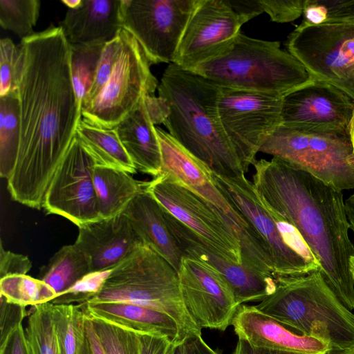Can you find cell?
Masks as SVG:
<instances>
[{
	"instance_id": "obj_1",
	"label": "cell",
	"mask_w": 354,
	"mask_h": 354,
	"mask_svg": "<svg viewBox=\"0 0 354 354\" xmlns=\"http://www.w3.org/2000/svg\"><path fill=\"white\" fill-rule=\"evenodd\" d=\"M19 46L23 66L17 92L21 138L7 188L14 201L41 209L75 136L82 106L71 78V46L59 26L21 39Z\"/></svg>"
},
{
	"instance_id": "obj_2",
	"label": "cell",
	"mask_w": 354,
	"mask_h": 354,
	"mask_svg": "<svg viewBox=\"0 0 354 354\" xmlns=\"http://www.w3.org/2000/svg\"><path fill=\"white\" fill-rule=\"evenodd\" d=\"M252 183L270 212L293 225L340 301L354 309V245L342 192L277 158L257 160Z\"/></svg>"
},
{
	"instance_id": "obj_3",
	"label": "cell",
	"mask_w": 354,
	"mask_h": 354,
	"mask_svg": "<svg viewBox=\"0 0 354 354\" xmlns=\"http://www.w3.org/2000/svg\"><path fill=\"white\" fill-rule=\"evenodd\" d=\"M158 92L168 106L163 124L182 147L218 174L235 177L245 174L220 120L218 85L170 64L164 71Z\"/></svg>"
},
{
	"instance_id": "obj_4",
	"label": "cell",
	"mask_w": 354,
	"mask_h": 354,
	"mask_svg": "<svg viewBox=\"0 0 354 354\" xmlns=\"http://www.w3.org/2000/svg\"><path fill=\"white\" fill-rule=\"evenodd\" d=\"M273 292L256 307L262 313L324 341L330 354L354 347V314L337 298L321 270L277 276Z\"/></svg>"
},
{
	"instance_id": "obj_5",
	"label": "cell",
	"mask_w": 354,
	"mask_h": 354,
	"mask_svg": "<svg viewBox=\"0 0 354 354\" xmlns=\"http://www.w3.org/2000/svg\"><path fill=\"white\" fill-rule=\"evenodd\" d=\"M192 71L221 87L281 97L313 80L279 41L254 39L241 32L225 50Z\"/></svg>"
},
{
	"instance_id": "obj_6",
	"label": "cell",
	"mask_w": 354,
	"mask_h": 354,
	"mask_svg": "<svg viewBox=\"0 0 354 354\" xmlns=\"http://www.w3.org/2000/svg\"><path fill=\"white\" fill-rule=\"evenodd\" d=\"M128 302L171 316L185 339L201 335L187 312L180 295L178 272L161 256L142 244L111 269L100 292L88 301Z\"/></svg>"
},
{
	"instance_id": "obj_7",
	"label": "cell",
	"mask_w": 354,
	"mask_h": 354,
	"mask_svg": "<svg viewBox=\"0 0 354 354\" xmlns=\"http://www.w3.org/2000/svg\"><path fill=\"white\" fill-rule=\"evenodd\" d=\"M259 152L336 189H354V152L348 133L306 131L280 124L267 137Z\"/></svg>"
},
{
	"instance_id": "obj_8",
	"label": "cell",
	"mask_w": 354,
	"mask_h": 354,
	"mask_svg": "<svg viewBox=\"0 0 354 354\" xmlns=\"http://www.w3.org/2000/svg\"><path fill=\"white\" fill-rule=\"evenodd\" d=\"M120 33V51L108 80L97 95L82 107L84 120L109 129L127 118L145 96L153 95L159 84L136 39L124 28Z\"/></svg>"
},
{
	"instance_id": "obj_9",
	"label": "cell",
	"mask_w": 354,
	"mask_h": 354,
	"mask_svg": "<svg viewBox=\"0 0 354 354\" xmlns=\"http://www.w3.org/2000/svg\"><path fill=\"white\" fill-rule=\"evenodd\" d=\"M286 46L313 80L332 84L354 100V24H300Z\"/></svg>"
},
{
	"instance_id": "obj_10",
	"label": "cell",
	"mask_w": 354,
	"mask_h": 354,
	"mask_svg": "<svg viewBox=\"0 0 354 354\" xmlns=\"http://www.w3.org/2000/svg\"><path fill=\"white\" fill-rule=\"evenodd\" d=\"M144 187L219 257L242 263L240 243L233 229L212 203L165 173L145 182Z\"/></svg>"
},
{
	"instance_id": "obj_11",
	"label": "cell",
	"mask_w": 354,
	"mask_h": 354,
	"mask_svg": "<svg viewBox=\"0 0 354 354\" xmlns=\"http://www.w3.org/2000/svg\"><path fill=\"white\" fill-rule=\"evenodd\" d=\"M282 97L220 86V120L245 172L267 137L281 124Z\"/></svg>"
},
{
	"instance_id": "obj_12",
	"label": "cell",
	"mask_w": 354,
	"mask_h": 354,
	"mask_svg": "<svg viewBox=\"0 0 354 354\" xmlns=\"http://www.w3.org/2000/svg\"><path fill=\"white\" fill-rule=\"evenodd\" d=\"M210 176L216 187L258 238L275 277L298 276L319 270L287 244L276 218L245 174L229 177L210 171Z\"/></svg>"
},
{
	"instance_id": "obj_13",
	"label": "cell",
	"mask_w": 354,
	"mask_h": 354,
	"mask_svg": "<svg viewBox=\"0 0 354 354\" xmlns=\"http://www.w3.org/2000/svg\"><path fill=\"white\" fill-rule=\"evenodd\" d=\"M198 0H123L122 26L151 64H173Z\"/></svg>"
},
{
	"instance_id": "obj_14",
	"label": "cell",
	"mask_w": 354,
	"mask_h": 354,
	"mask_svg": "<svg viewBox=\"0 0 354 354\" xmlns=\"http://www.w3.org/2000/svg\"><path fill=\"white\" fill-rule=\"evenodd\" d=\"M95 165L75 134L47 189L44 209L77 227L100 219L93 179Z\"/></svg>"
},
{
	"instance_id": "obj_15",
	"label": "cell",
	"mask_w": 354,
	"mask_h": 354,
	"mask_svg": "<svg viewBox=\"0 0 354 354\" xmlns=\"http://www.w3.org/2000/svg\"><path fill=\"white\" fill-rule=\"evenodd\" d=\"M243 24L227 0H198L173 64L192 71L225 50Z\"/></svg>"
},
{
	"instance_id": "obj_16",
	"label": "cell",
	"mask_w": 354,
	"mask_h": 354,
	"mask_svg": "<svg viewBox=\"0 0 354 354\" xmlns=\"http://www.w3.org/2000/svg\"><path fill=\"white\" fill-rule=\"evenodd\" d=\"M178 277L183 304L196 325L225 331L241 305L223 277L204 262L183 257Z\"/></svg>"
},
{
	"instance_id": "obj_17",
	"label": "cell",
	"mask_w": 354,
	"mask_h": 354,
	"mask_svg": "<svg viewBox=\"0 0 354 354\" xmlns=\"http://www.w3.org/2000/svg\"><path fill=\"white\" fill-rule=\"evenodd\" d=\"M353 111L354 100L346 93L313 80L283 96L281 124L306 131L348 133Z\"/></svg>"
},
{
	"instance_id": "obj_18",
	"label": "cell",
	"mask_w": 354,
	"mask_h": 354,
	"mask_svg": "<svg viewBox=\"0 0 354 354\" xmlns=\"http://www.w3.org/2000/svg\"><path fill=\"white\" fill-rule=\"evenodd\" d=\"M164 213L183 257L198 260L215 269L227 282L239 305L260 302L273 292L275 277L221 258L165 209Z\"/></svg>"
},
{
	"instance_id": "obj_19",
	"label": "cell",
	"mask_w": 354,
	"mask_h": 354,
	"mask_svg": "<svg viewBox=\"0 0 354 354\" xmlns=\"http://www.w3.org/2000/svg\"><path fill=\"white\" fill-rule=\"evenodd\" d=\"M168 112L162 98L146 95L115 127L136 169L154 178L162 171L161 150L155 125L163 124Z\"/></svg>"
},
{
	"instance_id": "obj_20",
	"label": "cell",
	"mask_w": 354,
	"mask_h": 354,
	"mask_svg": "<svg viewBox=\"0 0 354 354\" xmlns=\"http://www.w3.org/2000/svg\"><path fill=\"white\" fill-rule=\"evenodd\" d=\"M231 325L239 339L262 348L305 354H330L328 344L307 336L260 311L256 306L241 305Z\"/></svg>"
},
{
	"instance_id": "obj_21",
	"label": "cell",
	"mask_w": 354,
	"mask_h": 354,
	"mask_svg": "<svg viewBox=\"0 0 354 354\" xmlns=\"http://www.w3.org/2000/svg\"><path fill=\"white\" fill-rule=\"evenodd\" d=\"M74 243L88 257L91 272L113 269L143 244L124 212L78 227Z\"/></svg>"
},
{
	"instance_id": "obj_22",
	"label": "cell",
	"mask_w": 354,
	"mask_h": 354,
	"mask_svg": "<svg viewBox=\"0 0 354 354\" xmlns=\"http://www.w3.org/2000/svg\"><path fill=\"white\" fill-rule=\"evenodd\" d=\"M123 0H82L59 23L71 45H104L123 28Z\"/></svg>"
},
{
	"instance_id": "obj_23",
	"label": "cell",
	"mask_w": 354,
	"mask_h": 354,
	"mask_svg": "<svg viewBox=\"0 0 354 354\" xmlns=\"http://www.w3.org/2000/svg\"><path fill=\"white\" fill-rule=\"evenodd\" d=\"M124 214L142 243L165 259L178 272L183 254L169 229L163 207L146 191L144 185Z\"/></svg>"
},
{
	"instance_id": "obj_24",
	"label": "cell",
	"mask_w": 354,
	"mask_h": 354,
	"mask_svg": "<svg viewBox=\"0 0 354 354\" xmlns=\"http://www.w3.org/2000/svg\"><path fill=\"white\" fill-rule=\"evenodd\" d=\"M85 314L134 331L157 335L171 342L185 339L176 321L162 311L128 302L87 301L79 304Z\"/></svg>"
},
{
	"instance_id": "obj_25",
	"label": "cell",
	"mask_w": 354,
	"mask_h": 354,
	"mask_svg": "<svg viewBox=\"0 0 354 354\" xmlns=\"http://www.w3.org/2000/svg\"><path fill=\"white\" fill-rule=\"evenodd\" d=\"M93 179L100 219L124 212L144 185L127 171L99 165L94 167Z\"/></svg>"
},
{
	"instance_id": "obj_26",
	"label": "cell",
	"mask_w": 354,
	"mask_h": 354,
	"mask_svg": "<svg viewBox=\"0 0 354 354\" xmlns=\"http://www.w3.org/2000/svg\"><path fill=\"white\" fill-rule=\"evenodd\" d=\"M76 136L95 165L122 170L131 174L136 171L115 128L98 127L81 119Z\"/></svg>"
},
{
	"instance_id": "obj_27",
	"label": "cell",
	"mask_w": 354,
	"mask_h": 354,
	"mask_svg": "<svg viewBox=\"0 0 354 354\" xmlns=\"http://www.w3.org/2000/svg\"><path fill=\"white\" fill-rule=\"evenodd\" d=\"M90 272L88 257L73 243L64 245L55 252L41 268L38 279L50 286L59 296Z\"/></svg>"
},
{
	"instance_id": "obj_28",
	"label": "cell",
	"mask_w": 354,
	"mask_h": 354,
	"mask_svg": "<svg viewBox=\"0 0 354 354\" xmlns=\"http://www.w3.org/2000/svg\"><path fill=\"white\" fill-rule=\"evenodd\" d=\"M21 138V118L17 91L0 97V176L8 179L15 167Z\"/></svg>"
},
{
	"instance_id": "obj_29",
	"label": "cell",
	"mask_w": 354,
	"mask_h": 354,
	"mask_svg": "<svg viewBox=\"0 0 354 354\" xmlns=\"http://www.w3.org/2000/svg\"><path fill=\"white\" fill-rule=\"evenodd\" d=\"M0 295L15 304L35 306L57 297L55 290L43 281L28 274H14L0 279Z\"/></svg>"
},
{
	"instance_id": "obj_30",
	"label": "cell",
	"mask_w": 354,
	"mask_h": 354,
	"mask_svg": "<svg viewBox=\"0 0 354 354\" xmlns=\"http://www.w3.org/2000/svg\"><path fill=\"white\" fill-rule=\"evenodd\" d=\"M50 302L33 306L25 335L30 354H61L53 322Z\"/></svg>"
},
{
	"instance_id": "obj_31",
	"label": "cell",
	"mask_w": 354,
	"mask_h": 354,
	"mask_svg": "<svg viewBox=\"0 0 354 354\" xmlns=\"http://www.w3.org/2000/svg\"><path fill=\"white\" fill-rule=\"evenodd\" d=\"M53 322L61 354H77L83 335L85 313L79 304H53Z\"/></svg>"
},
{
	"instance_id": "obj_32",
	"label": "cell",
	"mask_w": 354,
	"mask_h": 354,
	"mask_svg": "<svg viewBox=\"0 0 354 354\" xmlns=\"http://www.w3.org/2000/svg\"><path fill=\"white\" fill-rule=\"evenodd\" d=\"M71 73L81 104L93 84L104 45H71Z\"/></svg>"
},
{
	"instance_id": "obj_33",
	"label": "cell",
	"mask_w": 354,
	"mask_h": 354,
	"mask_svg": "<svg viewBox=\"0 0 354 354\" xmlns=\"http://www.w3.org/2000/svg\"><path fill=\"white\" fill-rule=\"evenodd\" d=\"M39 10V0H0V25L21 39L28 37L34 34Z\"/></svg>"
},
{
	"instance_id": "obj_34",
	"label": "cell",
	"mask_w": 354,
	"mask_h": 354,
	"mask_svg": "<svg viewBox=\"0 0 354 354\" xmlns=\"http://www.w3.org/2000/svg\"><path fill=\"white\" fill-rule=\"evenodd\" d=\"M301 24H354V0H305Z\"/></svg>"
},
{
	"instance_id": "obj_35",
	"label": "cell",
	"mask_w": 354,
	"mask_h": 354,
	"mask_svg": "<svg viewBox=\"0 0 354 354\" xmlns=\"http://www.w3.org/2000/svg\"><path fill=\"white\" fill-rule=\"evenodd\" d=\"M91 318L106 354H140L136 332L101 319Z\"/></svg>"
},
{
	"instance_id": "obj_36",
	"label": "cell",
	"mask_w": 354,
	"mask_h": 354,
	"mask_svg": "<svg viewBox=\"0 0 354 354\" xmlns=\"http://www.w3.org/2000/svg\"><path fill=\"white\" fill-rule=\"evenodd\" d=\"M23 66V53L9 38L0 41V97L17 91Z\"/></svg>"
},
{
	"instance_id": "obj_37",
	"label": "cell",
	"mask_w": 354,
	"mask_h": 354,
	"mask_svg": "<svg viewBox=\"0 0 354 354\" xmlns=\"http://www.w3.org/2000/svg\"><path fill=\"white\" fill-rule=\"evenodd\" d=\"M111 270L91 272L85 275L63 294L53 299V304H84L95 297L101 290Z\"/></svg>"
},
{
	"instance_id": "obj_38",
	"label": "cell",
	"mask_w": 354,
	"mask_h": 354,
	"mask_svg": "<svg viewBox=\"0 0 354 354\" xmlns=\"http://www.w3.org/2000/svg\"><path fill=\"white\" fill-rule=\"evenodd\" d=\"M120 44L121 37L120 32L114 39L104 44L93 84L82 101V107L88 104L97 95L108 80L117 61Z\"/></svg>"
},
{
	"instance_id": "obj_39",
	"label": "cell",
	"mask_w": 354,
	"mask_h": 354,
	"mask_svg": "<svg viewBox=\"0 0 354 354\" xmlns=\"http://www.w3.org/2000/svg\"><path fill=\"white\" fill-rule=\"evenodd\" d=\"M305 0H258L263 11L277 23L293 21L303 15Z\"/></svg>"
},
{
	"instance_id": "obj_40",
	"label": "cell",
	"mask_w": 354,
	"mask_h": 354,
	"mask_svg": "<svg viewBox=\"0 0 354 354\" xmlns=\"http://www.w3.org/2000/svg\"><path fill=\"white\" fill-rule=\"evenodd\" d=\"M26 315L25 306L10 303L0 295V344L4 342L14 330L22 324Z\"/></svg>"
},
{
	"instance_id": "obj_41",
	"label": "cell",
	"mask_w": 354,
	"mask_h": 354,
	"mask_svg": "<svg viewBox=\"0 0 354 354\" xmlns=\"http://www.w3.org/2000/svg\"><path fill=\"white\" fill-rule=\"evenodd\" d=\"M32 268L29 258L4 249L0 246V279L14 274H27Z\"/></svg>"
},
{
	"instance_id": "obj_42",
	"label": "cell",
	"mask_w": 354,
	"mask_h": 354,
	"mask_svg": "<svg viewBox=\"0 0 354 354\" xmlns=\"http://www.w3.org/2000/svg\"><path fill=\"white\" fill-rule=\"evenodd\" d=\"M77 354H106L94 328L91 317L86 314L84 318L83 338Z\"/></svg>"
},
{
	"instance_id": "obj_43",
	"label": "cell",
	"mask_w": 354,
	"mask_h": 354,
	"mask_svg": "<svg viewBox=\"0 0 354 354\" xmlns=\"http://www.w3.org/2000/svg\"><path fill=\"white\" fill-rule=\"evenodd\" d=\"M140 354H166L171 342L162 336L136 333Z\"/></svg>"
},
{
	"instance_id": "obj_44",
	"label": "cell",
	"mask_w": 354,
	"mask_h": 354,
	"mask_svg": "<svg viewBox=\"0 0 354 354\" xmlns=\"http://www.w3.org/2000/svg\"><path fill=\"white\" fill-rule=\"evenodd\" d=\"M0 354H30L25 330L21 324L0 344Z\"/></svg>"
},
{
	"instance_id": "obj_45",
	"label": "cell",
	"mask_w": 354,
	"mask_h": 354,
	"mask_svg": "<svg viewBox=\"0 0 354 354\" xmlns=\"http://www.w3.org/2000/svg\"><path fill=\"white\" fill-rule=\"evenodd\" d=\"M227 1L244 24L263 13L258 0H227Z\"/></svg>"
},
{
	"instance_id": "obj_46",
	"label": "cell",
	"mask_w": 354,
	"mask_h": 354,
	"mask_svg": "<svg viewBox=\"0 0 354 354\" xmlns=\"http://www.w3.org/2000/svg\"><path fill=\"white\" fill-rule=\"evenodd\" d=\"M185 354H218L203 339L201 335H194L184 339Z\"/></svg>"
},
{
	"instance_id": "obj_47",
	"label": "cell",
	"mask_w": 354,
	"mask_h": 354,
	"mask_svg": "<svg viewBox=\"0 0 354 354\" xmlns=\"http://www.w3.org/2000/svg\"><path fill=\"white\" fill-rule=\"evenodd\" d=\"M233 354H305L254 347L244 340L239 339Z\"/></svg>"
},
{
	"instance_id": "obj_48",
	"label": "cell",
	"mask_w": 354,
	"mask_h": 354,
	"mask_svg": "<svg viewBox=\"0 0 354 354\" xmlns=\"http://www.w3.org/2000/svg\"><path fill=\"white\" fill-rule=\"evenodd\" d=\"M345 206L350 227L354 233V194L345 200Z\"/></svg>"
},
{
	"instance_id": "obj_49",
	"label": "cell",
	"mask_w": 354,
	"mask_h": 354,
	"mask_svg": "<svg viewBox=\"0 0 354 354\" xmlns=\"http://www.w3.org/2000/svg\"><path fill=\"white\" fill-rule=\"evenodd\" d=\"M166 354H185L184 340L178 342H171Z\"/></svg>"
},
{
	"instance_id": "obj_50",
	"label": "cell",
	"mask_w": 354,
	"mask_h": 354,
	"mask_svg": "<svg viewBox=\"0 0 354 354\" xmlns=\"http://www.w3.org/2000/svg\"><path fill=\"white\" fill-rule=\"evenodd\" d=\"M62 2L68 7V9H74L80 5L82 0H63Z\"/></svg>"
},
{
	"instance_id": "obj_51",
	"label": "cell",
	"mask_w": 354,
	"mask_h": 354,
	"mask_svg": "<svg viewBox=\"0 0 354 354\" xmlns=\"http://www.w3.org/2000/svg\"><path fill=\"white\" fill-rule=\"evenodd\" d=\"M349 136L352 142L353 152H354V111L352 117V120L351 121L349 128H348Z\"/></svg>"
},
{
	"instance_id": "obj_52",
	"label": "cell",
	"mask_w": 354,
	"mask_h": 354,
	"mask_svg": "<svg viewBox=\"0 0 354 354\" xmlns=\"http://www.w3.org/2000/svg\"><path fill=\"white\" fill-rule=\"evenodd\" d=\"M350 270L354 280V255L350 259Z\"/></svg>"
},
{
	"instance_id": "obj_53",
	"label": "cell",
	"mask_w": 354,
	"mask_h": 354,
	"mask_svg": "<svg viewBox=\"0 0 354 354\" xmlns=\"http://www.w3.org/2000/svg\"><path fill=\"white\" fill-rule=\"evenodd\" d=\"M339 354H354V347H352L349 349L345 350Z\"/></svg>"
},
{
	"instance_id": "obj_54",
	"label": "cell",
	"mask_w": 354,
	"mask_h": 354,
	"mask_svg": "<svg viewBox=\"0 0 354 354\" xmlns=\"http://www.w3.org/2000/svg\"><path fill=\"white\" fill-rule=\"evenodd\" d=\"M353 163H354V157H353Z\"/></svg>"
}]
</instances>
